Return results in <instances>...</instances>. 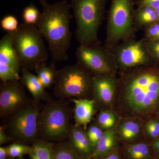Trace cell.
Masks as SVG:
<instances>
[{"instance_id":"1","label":"cell","mask_w":159,"mask_h":159,"mask_svg":"<svg viewBox=\"0 0 159 159\" xmlns=\"http://www.w3.org/2000/svg\"><path fill=\"white\" fill-rule=\"evenodd\" d=\"M111 110L120 117L143 121L156 117L159 104V66H142L118 71Z\"/></svg>"},{"instance_id":"2","label":"cell","mask_w":159,"mask_h":159,"mask_svg":"<svg viewBox=\"0 0 159 159\" xmlns=\"http://www.w3.org/2000/svg\"><path fill=\"white\" fill-rule=\"evenodd\" d=\"M40 3L43 11L35 26L48 43L52 62L66 60L72 38L70 4L66 0L52 4L47 0H40Z\"/></svg>"},{"instance_id":"3","label":"cell","mask_w":159,"mask_h":159,"mask_svg":"<svg viewBox=\"0 0 159 159\" xmlns=\"http://www.w3.org/2000/svg\"><path fill=\"white\" fill-rule=\"evenodd\" d=\"M107 0H71L76 20L75 35L80 45H100L98 31L104 20Z\"/></svg>"},{"instance_id":"4","label":"cell","mask_w":159,"mask_h":159,"mask_svg":"<svg viewBox=\"0 0 159 159\" xmlns=\"http://www.w3.org/2000/svg\"><path fill=\"white\" fill-rule=\"evenodd\" d=\"M11 33L22 68L34 70L48 60V55L43 36L35 25L23 23L16 31Z\"/></svg>"},{"instance_id":"5","label":"cell","mask_w":159,"mask_h":159,"mask_svg":"<svg viewBox=\"0 0 159 159\" xmlns=\"http://www.w3.org/2000/svg\"><path fill=\"white\" fill-rule=\"evenodd\" d=\"M71 117V109L62 99L47 101L39 113V138L51 142L68 139L72 126Z\"/></svg>"},{"instance_id":"6","label":"cell","mask_w":159,"mask_h":159,"mask_svg":"<svg viewBox=\"0 0 159 159\" xmlns=\"http://www.w3.org/2000/svg\"><path fill=\"white\" fill-rule=\"evenodd\" d=\"M87 69L77 63L57 71L54 88V96L66 98L93 99V77Z\"/></svg>"},{"instance_id":"7","label":"cell","mask_w":159,"mask_h":159,"mask_svg":"<svg viewBox=\"0 0 159 159\" xmlns=\"http://www.w3.org/2000/svg\"><path fill=\"white\" fill-rule=\"evenodd\" d=\"M135 0H111L104 45L111 49L126 39L135 38Z\"/></svg>"},{"instance_id":"8","label":"cell","mask_w":159,"mask_h":159,"mask_svg":"<svg viewBox=\"0 0 159 159\" xmlns=\"http://www.w3.org/2000/svg\"><path fill=\"white\" fill-rule=\"evenodd\" d=\"M31 99L25 105L4 119L3 126L12 141L26 144L39 138V118L42 107Z\"/></svg>"},{"instance_id":"9","label":"cell","mask_w":159,"mask_h":159,"mask_svg":"<svg viewBox=\"0 0 159 159\" xmlns=\"http://www.w3.org/2000/svg\"><path fill=\"white\" fill-rule=\"evenodd\" d=\"M77 63L94 75H117L116 62L112 52L105 45H80L76 52Z\"/></svg>"},{"instance_id":"10","label":"cell","mask_w":159,"mask_h":159,"mask_svg":"<svg viewBox=\"0 0 159 159\" xmlns=\"http://www.w3.org/2000/svg\"><path fill=\"white\" fill-rule=\"evenodd\" d=\"M110 50L115 56L118 71L157 65L148 53L145 40L143 39L125 40Z\"/></svg>"},{"instance_id":"11","label":"cell","mask_w":159,"mask_h":159,"mask_svg":"<svg viewBox=\"0 0 159 159\" xmlns=\"http://www.w3.org/2000/svg\"><path fill=\"white\" fill-rule=\"evenodd\" d=\"M20 80L2 82L0 86V117L6 119L31 100Z\"/></svg>"},{"instance_id":"12","label":"cell","mask_w":159,"mask_h":159,"mask_svg":"<svg viewBox=\"0 0 159 159\" xmlns=\"http://www.w3.org/2000/svg\"><path fill=\"white\" fill-rule=\"evenodd\" d=\"M22 69L15 50L11 32H7L0 41V79L2 82L20 80Z\"/></svg>"},{"instance_id":"13","label":"cell","mask_w":159,"mask_h":159,"mask_svg":"<svg viewBox=\"0 0 159 159\" xmlns=\"http://www.w3.org/2000/svg\"><path fill=\"white\" fill-rule=\"evenodd\" d=\"M118 83L117 75H94L93 77V99L96 106L101 109H111Z\"/></svg>"},{"instance_id":"14","label":"cell","mask_w":159,"mask_h":159,"mask_svg":"<svg viewBox=\"0 0 159 159\" xmlns=\"http://www.w3.org/2000/svg\"><path fill=\"white\" fill-rule=\"evenodd\" d=\"M143 120L136 117H120L115 127L120 143L129 145L147 141L143 129Z\"/></svg>"},{"instance_id":"15","label":"cell","mask_w":159,"mask_h":159,"mask_svg":"<svg viewBox=\"0 0 159 159\" xmlns=\"http://www.w3.org/2000/svg\"><path fill=\"white\" fill-rule=\"evenodd\" d=\"M68 139L72 148L80 157L91 158L95 148L88 139L86 129L82 126L72 125Z\"/></svg>"},{"instance_id":"16","label":"cell","mask_w":159,"mask_h":159,"mask_svg":"<svg viewBox=\"0 0 159 159\" xmlns=\"http://www.w3.org/2000/svg\"><path fill=\"white\" fill-rule=\"evenodd\" d=\"M74 104V118L75 125L87 129V125L91 122L95 113L96 102L93 99H71Z\"/></svg>"},{"instance_id":"17","label":"cell","mask_w":159,"mask_h":159,"mask_svg":"<svg viewBox=\"0 0 159 159\" xmlns=\"http://www.w3.org/2000/svg\"><path fill=\"white\" fill-rule=\"evenodd\" d=\"M20 81L29 90L33 97V100L35 102H39L42 100L48 101L51 100L48 94L46 92V89L38 77L29 70L21 69Z\"/></svg>"},{"instance_id":"18","label":"cell","mask_w":159,"mask_h":159,"mask_svg":"<svg viewBox=\"0 0 159 159\" xmlns=\"http://www.w3.org/2000/svg\"><path fill=\"white\" fill-rule=\"evenodd\" d=\"M120 150L123 159H153L156 157L148 141L129 145L122 144Z\"/></svg>"},{"instance_id":"19","label":"cell","mask_w":159,"mask_h":159,"mask_svg":"<svg viewBox=\"0 0 159 159\" xmlns=\"http://www.w3.org/2000/svg\"><path fill=\"white\" fill-rule=\"evenodd\" d=\"M115 127L104 131L90 158L100 159L120 147Z\"/></svg>"},{"instance_id":"20","label":"cell","mask_w":159,"mask_h":159,"mask_svg":"<svg viewBox=\"0 0 159 159\" xmlns=\"http://www.w3.org/2000/svg\"><path fill=\"white\" fill-rule=\"evenodd\" d=\"M158 21L156 9L148 6H141L135 10L134 25L136 31L144 29Z\"/></svg>"},{"instance_id":"21","label":"cell","mask_w":159,"mask_h":159,"mask_svg":"<svg viewBox=\"0 0 159 159\" xmlns=\"http://www.w3.org/2000/svg\"><path fill=\"white\" fill-rule=\"evenodd\" d=\"M54 142L38 138L32 142L29 153L31 159H53Z\"/></svg>"},{"instance_id":"22","label":"cell","mask_w":159,"mask_h":159,"mask_svg":"<svg viewBox=\"0 0 159 159\" xmlns=\"http://www.w3.org/2000/svg\"><path fill=\"white\" fill-rule=\"evenodd\" d=\"M34 70L45 88L54 85L57 71L55 64L51 62L50 65L47 66L45 62H43L38 66Z\"/></svg>"},{"instance_id":"23","label":"cell","mask_w":159,"mask_h":159,"mask_svg":"<svg viewBox=\"0 0 159 159\" xmlns=\"http://www.w3.org/2000/svg\"><path fill=\"white\" fill-rule=\"evenodd\" d=\"M53 159H84L76 153L69 141H63L53 145Z\"/></svg>"},{"instance_id":"24","label":"cell","mask_w":159,"mask_h":159,"mask_svg":"<svg viewBox=\"0 0 159 159\" xmlns=\"http://www.w3.org/2000/svg\"><path fill=\"white\" fill-rule=\"evenodd\" d=\"M119 118L112 110H103L97 116L96 122L104 131L116 127Z\"/></svg>"},{"instance_id":"25","label":"cell","mask_w":159,"mask_h":159,"mask_svg":"<svg viewBox=\"0 0 159 159\" xmlns=\"http://www.w3.org/2000/svg\"><path fill=\"white\" fill-rule=\"evenodd\" d=\"M143 129L145 138L151 142L159 137V119L157 117L143 122Z\"/></svg>"},{"instance_id":"26","label":"cell","mask_w":159,"mask_h":159,"mask_svg":"<svg viewBox=\"0 0 159 159\" xmlns=\"http://www.w3.org/2000/svg\"><path fill=\"white\" fill-rule=\"evenodd\" d=\"M41 13L34 4L31 3L26 6L23 11L24 23L30 25H36L40 16Z\"/></svg>"},{"instance_id":"27","label":"cell","mask_w":159,"mask_h":159,"mask_svg":"<svg viewBox=\"0 0 159 159\" xmlns=\"http://www.w3.org/2000/svg\"><path fill=\"white\" fill-rule=\"evenodd\" d=\"M9 156L10 157H22L25 155L29 154L31 147L22 143L15 142L7 146Z\"/></svg>"},{"instance_id":"28","label":"cell","mask_w":159,"mask_h":159,"mask_svg":"<svg viewBox=\"0 0 159 159\" xmlns=\"http://www.w3.org/2000/svg\"><path fill=\"white\" fill-rule=\"evenodd\" d=\"M86 132L88 139L95 149L99 139L103 134L104 131L95 122L89 126L87 129Z\"/></svg>"},{"instance_id":"29","label":"cell","mask_w":159,"mask_h":159,"mask_svg":"<svg viewBox=\"0 0 159 159\" xmlns=\"http://www.w3.org/2000/svg\"><path fill=\"white\" fill-rule=\"evenodd\" d=\"M1 28L7 32H13L18 29L19 25L16 17L8 15L3 17L1 21Z\"/></svg>"},{"instance_id":"30","label":"cell","mask_w":159,"mask_h":159,"mask_svg":"<svg viewBox=\"0 0 159 159\" xmlns=\"http://www.w3.org/2000/svg\"><path fill=\"white\" fill-rule=\"evenodd\" d=\"M145 41L148 53L154 61L159 66V39Z\"/></svg>"},{"instance_id":"31","label":"cell","mask_w":159,"mask_h":159,"mask_svg":"<svg viewBox=\"0 0 159 159\" xmlns=\"http://www.w3.org/2000/svg\"><path fill=\"white\" fill-rule=\"evenodd\" d=\"M145 41L159 39V21L152 24L144 29V37Z\"/></svg>"},{"instance_id":"32","label":"cell","mask_w":159,"mask_h":159,"mask_svg":"<svg viewBox=\"0 0 159 159\" xmlns=\"http://www.w3.org/2000/svg\"><path fill=\"white\" fill-rule=\"evenodd\" d=\"M134 5L138 7L148 6L156 9L159 7V0H136L135 1Z\"/></svg>"},{"instance_id":"33","label":"cell","mask_w":159,"mask_h":159,"mask_svg":"<svg viewBox=\"0 0 159 159\" xmlns=\"http://www.w3.org/2000/svg\"><path fill=\"white\" fill-rule=\"evenodd\" d=\"M10 142H12V140L6 133L3 126L1 125L0 127V145H4Z\"/></svg>"},{"instance_id":"34","label":"cell","mask_w":159,"mask_h":159,"mask_svg":"<svg viewBox=\"0 0 159 159\" xmlns=\"http://www.w3.org/2000/svg\"><path fill=\"white\" fill-rule=\"evenodd\" d=\"M100 159H123L120 150V147L110 153L107 154Z\"/></svg>"},{"instance_id":"35","label":"cell","mask_w":159,"mask_h":159,"mask_svg":"<svg viewBox=\"0 0 159 159\" xmlns=\"http://www.w3.org/2000/svg\"><path fill=\"white\" fill-rule=\"evenodd\" d=\"M151 145L157 157H159V137L150 142Z\"/></svg>"},{"instance_id":"36","label":"cell","mask_w":159,"mask_h":159,"mask_svg":"<svg viewBox=\"0 0 159 159\" xmlns=\"http://www.w3.org/2000/svg\"><path fill=\"white\" fill-rule=\"evenodd\" d=\"M9 157L7 146L0 147V159H6Z\"/></svg>"},{"instance_id":"37","label":"cell","mask_w":159,"mask_h":159,"mask_svg":"<svg viewBox=\"0 0 159 159\" xmlns=\"http://www.w3.org/2000/svg\"><path fill=\"white\" fill-rule=\"evenodd\" d=\"M156 115L157 118L159 119V104L158 106L157 107Z\"/></svg>"},{"instance_id":"38","label":"cell","mask_w":159,"mask_h":159,"mask_svg":"<svg viewBox=\"0 0 159 159\" xmlns=\"http://www.w3.org/2000/svg\"><path fill=\"white\" fill-rule=\"evenodd\" d=\"M157 11V16L158 20L159 21V7L156 9Z\"/></svg>"},{"instance_id":"39","label":"cell","mask_w":159,"mask_h":159,"mask_svg":"<svg viewBox=\"0 0 159 159\" xmlns=\"http://www.w3.org/2000/svg\"><path fill=\"white\" fill-rule=\"evenodd\" d=\"M153 159H159V157H156L155 158H154Z\"/></svg>"},{"instance_id":"40","label":"cell","mask_w":159,"mask_h":159,"mask_svg":"<svg viewBox=\"0 0 159 159\" xmlns=\"http://www.w3.org/2000/svg\"><path fill=\"white\" fill-rule=\"evenodd\" d=\"M6 159H14V158H11L10 157H9L7 158Z\"/></svg>"},{"instance_id":"41","label":"cell","mask_w":159,"mask_h":159,"mask_svg":"<svg viewBox=\"0 0 159 159\" xmlns=\"http://www.w3.org/2000/svg\"><path fill=\"white\" fill-rule=\"evenodd\" d=\"M18 159H25L23 158L22 157L19 158Z\"/></svg>"},{"instance_id":"42","label":"cell","mask_w":159,"mask_h":159,"mask_svg":"<svg viewBox=\"0 0 159 159\" xmlns=\"http://www.w3.org/2000/svg\"><path fill=\"white\" fill-rule=\"evenodd\" d=\"M84 159H92L90 158H89Z\"/></svg>"}]
</instances>
